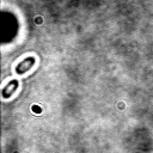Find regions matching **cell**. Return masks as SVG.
<instances>
[{
	"mask_svg": "<svg viewBox=\"0 0 153 153\" xmlns=\"http://www.w3.org/2000/svg\"><path fill=\"white\" fill-rule=\"evenodd\" d=\"M36 62V59L33 56H29V57H25L22 62H19L17 66H16V73L17 74H24L25 72H27Z\"/></svg>",
	"mask_w": 153,
	"mask_h": 153,
	"instance_id": "6da1fadb",
	"label": "cell"
},
{
	"mask_svg": "<svg viewBox=\"0 0 153 153\" xmlns=\"http://www.w3.org/2000/svg\"><path fill=\"white\" fill-rule=\"evenodd\" d=\"M18 86H19V81L17 79H12L10 82H7L6 86H4L2 87V91H1L2 98H5V99L10 98L14 93V91L18 88Z\"/></svg>",
	"mask_w": 153,
	"mask_h": 153,
	"instance_id": "7a4b0ae2",
	"label": "cell"
}]
</instances>
